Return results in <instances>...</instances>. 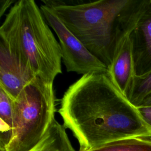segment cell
Returning <instances> with one entry per match:
<instances>
[{
  "label": "cell",
  "instance_id": "1",
  "mask_svg": "<svg viewBox=\"0 0 151 151\" xmlns=\"http://www.w3.org/2000/svg\"><path fill=\"white\" fill-rule=\"evenodd\" d=\"M58 113L86 151L113 141L151 138V129L107 72L83 75L64 93Z\"/></svg>",
  "mask_w": 151,
  "mask_h": 151
},
{
  "label": "cell",
  "instance_id": "2",
  "mask_svg": "<svg viewBox=\"0 0 151 151\" xmlns=\"http://www.w3.org/2000/svg\"><path fill=\"white\" fill-rule=\"evenodd\" d=\"M148 0L42 1L107 67L130 35Z\"/></svg>",
  "mask_w": 151,
  "mask_h": 151
},
{
  "label": "cell",
  "instance_id": "3",
  "mask_svg": "<svg viewBox=\"0 0 151 151\" xmlns=\"http://www.w3.org/2000/svg\"><path fill=\"white\" fill-rule=\"evenodd\" d=\"M21 48L35 77L53 83L61 70V52L40 8L33 0L13 5Z\"/></svg>",
  "mask_w": 151,
  "mask_h": 151
},
{
  "label": "cell",
  "instance_id": "4",
  "mask_svg": "<svg viewBox=\"0 0 151 151\" xmlns=\"http://www.w3.org/2000/svg\"><path fill=\"white\" fill-rule=\"evenodd\" d=\"M53 83L36 77L13 100L14 135L4 151H29L55 119Z\"/></svg>",
  "mask_w": 151,
  "mask_h": 151
},
{
  "label": "cell",
  "instance_id": "5",
  "mask_svg": "<svg viewBox=\"0 0 151 151\" xmlns=\"http://www.w3.org/2000/svg\"><path fill=\"white\" fill-rule=\"evenodd\" d=\"M35 77L21 48L11 7L0 27V87L14 100Z\"/></svg>",
  "mask_w": 151,
  "mask_h": 151
},
{
  "label": "cell",
  "instance_id": "6",
  "mask_svg": "<svg viewBox=\"0 0 151 151\" xmlns=\"http://www.w3.org/2000/svg\"><path fill=\"white\" fill-rule=\"evenodd\" d=\"M42 14L57 34L63 62L68 72L83 75L107 72V67L79 40L48 6L42 4Z\"/></svg>",
  "mask_w": 151,
  "mask_h": 151
},
{
  "label": "cell",
  "instance_id": "7",
  "mask_svg": "<svg viewBox=\"0 0 151 151\" xmlns=\"http://www.w3.org/2000/svg\"><path fill=\"white\" fill-rule=\"evenodd\" d=\"M130 38L135 74L140 76L151 71V0H148Z\"/></svg>",
  "mask_w": 151,
  "mask_h": 151
},
{
  "label": "cell",
  "instance_id": "8",
  "mask_svg": "<svg viewBox=\"0 0 151 151\" xmlns=\"http://www.w3.org/2000/svg\"><path fill=\"white\" fill-rule=\"evenodd\" d=\"M107 73L114 86L128 99L136 76L130 35L124 40L107 67Z\"/></svg>",
  "mask_w": 151,
  "mask_h": 151
},
{
  "label": "cell",
  "instance_id": "9",
  "mask_svg": "<svg viewBox=\"0 0 151 151\" xmlns=\"http://www.w3.org/2000/svg\"><path fill=\"white\" fill-rule=\"evenodd\" d=\"M65 129L55 119L40 142L29 151H76Z\"/></svg>",
  "mask_w": 151,
  "mask_h": 151
},
{
  "label": "cell",
  "instance_id": "10",
  "mask_svg": "<svg viewBox=\"0 0 151 151\" xmlns=\"http://www.w3.org/2000/svg\"><path fill=\"white\" fill-rule=\"evenodd\" d=\"M0 151H4L14 135L13 100L0 87Z\"/></svg>",
  "mask_w": 151,
  "mask_h": 151
},
{
  "label": "cell",
  "instance_id": "11",
  "mask_svg": "<svg viewBox=\"0 0 151 151\" xmlns=\"http://www.w3.org/2000/svg\"><path fill=\"white\" fill-rule=\"evenodd\" d=\"M86 151H151V138H126L107 143Z\"/></svg>",
  "mask_w": 151,
  "mask_h": 151
},
{
  "label": "cell",
  "instance_id": "12",
  "mask_svg": "<svg viewBox=\"0 0 151 151\" xmlns=\"http://www.w3.org/2000/svg\"><path fill=\"white\" fill-rule=\"evenodd\" d=\"M150 93L151 71L142 76H135L128 100L137 107L143 99Z\"/></svg>",
  "mask_w": 151,
  "mask_h": 151
},
{
  "label": "cell",
  "instance_id": "13",
  "mask_svg": "<svg viewBox=\"0 0 151 151\" xmlns=\"http://www.w3.org/2000/svg\"><path fill=\"white\" fill-rule=\"evenodd\" d=\"M137 108L144 122L151 129V106H139Z\"/></svg>",
  "mask_w": 151,
  "mask_h": 151
},
{
  "label": "cell",
  "instance_id": "14",
  "mask_svg": "<svg viewBox=\"0 0 151 151\" xmlns=\"http://www.w3.org/2000/svg\"><path fill=\"white\" fill-rule=\"evenodd\" d=\"M16 1L14 0H0V17H2L6 9Z\"/></svg>",
  "mask_w": 151,
  "mask_h": 151
},
{
  "label": "cell",
  "instance_id": "15",
  "mask_svg": "<svg viewBox=\"0 0 151 151\" xmlns=\"http://www.w3.org/2000/svg\"><path fill=\"white\" fill-rule=\"evenodd\" d=\"M146 106H151V93H149L147 96H146L143 99V100L142 101V102L140 103L138 107Z\"/></svg>",
  "mask_w": 151,
  "mask_h": 151
}]
</instances>
